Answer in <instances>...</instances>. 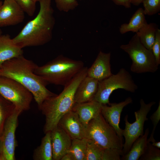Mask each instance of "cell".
Segmentation results:
<instances>
[{
  "label": "cell",
  "mask_w": 160,
  "mask_h": 160,
  "mask_svg": "<svg viewBox=\"0 0 160 160\" xmlns=\"http://www.w3.org/2000/svg\"><path fill=\"white\" fill-rule=\"evenodd\" d=\"M38 66L22 55L4 63L0 67V76L13 79L28 90L39 107L47 99L57 95L48 90V84L34 73Z\"/></svg>",
  "instance_id": "cell-1"
},
{
  "label": "cell",
  "mask_w": 160,
  "mask_h": 160,
  "mask_svg": "<svg viewBox=\"0 0 160 160\" xmlns=\"http://www.w3.org/2000/svg\"><path fill=\"white\" fill-rule=\"evenodd\" d=\"M40 9L36 17L28 22L12 39L22 48L44 45L52 39L55 20L51 0H40Z\"/></svg>",
  "instance_id": "cell-2"
},
{
  "label": "cell",
  "mask_w": 160,
  "mask_h": 160,
  "mask_svg": "<svg viewBox=\"0 0 160 160\" xmlns=\"http://www.w3.org/2000/svg\"><path fill=\"white\" fill-rule=\"evenodd\" d=\"M87 67H84L64 86L60 94L47 99L39 108L45 117L44 128L45 133L56 127L60 119L72 110L75 103L76 91L80 83L87 76Z\"/></svg>",
  "instance_id": "cell-3"
},
{
  "label": "cell",
  "mask_w": 160,
  "mask_h": 160,
  "mask_svg": "<svg viewBox=\"0 0 160 160\" xmlns=\"http://www.w3.org/2000/svg\"><path fill=\"white\" fill-rule=\"evenodd\" d=\"M81 60L60 55L43 65H38L34 73L48 84L66 85L84 67Z\"/></svg>",
  "instance_id": "cell-4"
},
{
  "label": "cell",
  "mask_w": 160,
  "mask_h": 160,
  "mask_svg": "<svg viewBox=\"0 0 160 160\" xmlns=\"http://www.w3.org/2000/svg\"><path fill=\"white\" fill-rule=\"evenodd\" d=\"M84 138L92 140L104 150L123 148V139L118 135L101 113L85 127Z\"/></svg>",
  "instance_id": "cell-5"
},
{
  "label": "cell",
  "mask_w": 160,
  "mask_h": 160,
  "mask_svg": "<svg viewBox=\"0 0 160 160\" xmlns=\"http://www.w3.org/2000/svg\"><path fill=\"white\" fill-rule=\"evenodd\" d=\"M120 48L129 55L131 59L130 70L132 72L137 73H154L158 69L159 65L152 50L143 45L137 33L132 37L128 44L121 45Z\"/></svg>",
  "instance_id": "cell-6"
},
{
  "label": "cell",
  "mask_w": 160,
  "mask_h": 160,
  "mask_svg": "<svg viewBox=\"0 0 160 160\" xmlns=\"http://www.w3.org/2000/svg\"><path fill=\"white\" fill-rule=\"evenodd\" d=\"M137 88L129 72L122 68L116 74L98 81L97 90L92 100L102 105H109L110 95L114 91L121 89L133 93Z\"/></svg>",
  "instance_id": "cell-7"
},
{
  "label": "cell",
  "mask_w": 160,
  "mask_h": 160,
  "mask_svg": "<svg viewBox=\"0 0 160 160\" xmlns=\"http://www.w3.org/2000/svg\"><path fill=\"white\" fill-rule=\"evenodd\" d=\"M0 95L22 112L30 109L33 97L31 92L18 82L1 76Z\"/></svg>",
  "instance_id": "cell-8"
},
{
  "label": "cell",
  "mask_w": 160,
  "mask_h": 160,
  "mask_svg": "<svg viewBox=\"0 0 160 160\" xmlns=\"http://www.w3.org/2000/svg\"><path fill=\"white\" fill-rule=\"evenodd\" d=\"M140 109L134 112L135 121L130 123L128 121L127 115L124 118L125 125V129L123 130L122 135L125 141L122 149L123 155L127 153L134 142L143 135L144 123L148 119L147 115L152 106L156 103L155 102L152 101L146 104L143 99L140 100Z\"/></svg>",
  "instance_id": "cell-9"
},
{
  "label": "cell",
  "mask_w": 160,
  "mask_h": 160,
  "mask_svg": "<svg viewBox=\"0 0 160 160\" xmlns=\"http://www.w3.org/2000/svg\"><path fill=\"white\" fill-rule=\"evenodd\" d=\"M22 112L15 108L7 119L0 135V160H15L16 146L15 132L18 125V118Z\"/></svg>",
  "instance_id": "cell-10"
},
{
  "label": "cell",
  "mask_w": 160,
  "mask_h": 160,
  "mask_svg": "<svg viewBox=\"0 0 160 160\" xmlns=\"http://www.w3.org/2000/svg\"><path fill=\"white\" fill-rule=\"evenodd\" d=\"M132 102V98L128 97L119 103H110L102 105L101 113L106 121L114 129L118 135L123 139V131L119 124L121 112L123 108Z\"/></svg>",
  "instance_id": "cell-11"
},
{
  "label": "cell",
  "mask_w": 160,
  "mask_h": 160,
  "mask_svg": "<svg viewBox=\"0 0 160 160\" xmlns=\"http://www.w3.org/2000/svg\"><path fill=\"white\" fill-rule=\"evenodd\" d=\"M24 13L14 0H4L0 7V27L21 23L25 18Z\"/></svg>",
  "instance_id": "cell-12"
},
{
  "label": "cell",
  "mask_w": 160,
  "mask_h": 160,
  "mask_svg": "<svg viewBox=\"0 0 160 160\" xmlns=\"http://www.w3.org/2000/svg\"><path fill=\"white\" fill-rule=\"evenodd\" d=\"M51 139L52 160H60L68 152L72 139L58 125L51 131Z\"/></svg>",
  "instance_id": "cell-13"
},
{
  "label": "cell",
  "mask_w": 160,
  "mask_h": 160,
  "mask_svg": "<svg viewBox=\"0 0 160 160\" xmlns=\"http://www.w3.org/2000/svg\"><path fill=\"white\" fill-rule=\"evenodd\" d=\"M72 140L84 138L85 127L78 114L71 110L65 114L60 119L58 124Z\"/></svg>",
  "instance_id": "cell-14"
},
{
  "label": "cell",
  "mask_w": 160,
  "mask_h": 160,
  "mask_svg": "<svg viewBox=\"0 0 160 160\" xmlns=\"http://www.w3.org/2000/svg\"><path fill=\"white\" fill-rule=\"evenodd\" d=\"M111 54L100 51L94 62L88 68L87 76L98 81L106 79L112 74L110 63Z\"/></svg>",
  "instance_id": "cell-15"
},
{
  "label": "cell",
  "mask_w": 160,
  "mask_h": 160,
  "mask_svg": "<svg viewBox=\"0 0 160 160\" xmlns=\"http://www.w3.org/2000/svg\"><path fill=\"white\" fill-rule=\"evenodd\" d=\"M98 84V81L87 76L76 89L74 96L75 103H82L92 100L97 91Z\"/></svg>",
  "instance_id": "cell-16"
},
{
  "label": "cell",
  "mask_w": 160,
  "mask_h": 160,
  "mask_svg": "<svg viewBox=\"0 0 160 160\" xmlns=\"http://www.w3.org/2000/svg\"><path fill=\"white\" fill-rule=\"evenodd\" d=\"M102 104L92 100L87 102L74 104L72 110L76 112L86 127L88 122L101 113Z\"/></svg>",
  "instance_id": "cell-17"
},
{
  "label": "cell",
  "mask_w": 160,
  "mask_h": 160,
  "mask_svg": "<svg viewBox=\"0 0 160 160\" xmlns=\"http://www.w3.org/2000/svg\"><path fill=\"white\" fill-rule=\"evenodd\" d=\"M22 48L8 35L0 36V67L5 61L23 55Z\"/></svg>",
  "instance_id": "cell-18"
},
{
  "label": "cell",
  "mask_w": 160,
  "mask_h": 160,
  "mask_svg": "<svg viewBox=\"0 0 160 160\" xmlns=\"http://www.w3.org/2000/svg\"><path fill=\"white\" fill-rule=\"evenodd\" d=\"M149 132L148 128L144 134L137 138L133 143L129 151L121 156L123 160H138L144 153L147 146L148 137Z\"/></svg>",
  "instance_id": "cell-19"
},
{
  "label": "cell",
  "mask_w": 160,
  "mask_h": 160,
  "mask_svg": "<svg viewBox=\"0 0 160 160\" xmlns=\"http://www.w3.org/2000/svg\"><path fill=\"white\" fill-rule=\"evenodd\" d=\"M158 28L156 23L148 24L146 22L136 33L141 43L147 49L151 50Z\"/></svg>",
  "instance_id": "cell-20"
},
{
  "label": "cell",
  "mask_w": 160,
  "mask_h": 160,
  "mask_svg": "<svg viewBox=\"0 0 160 160\" xmlns=\"http://www.w3.org/2000/svg\"><path fill=\"white\" fill-rule=\"evenodd\" d=\"M146 22L143 9L139 8L133 14L128 23H124L121 25L119 32L121 34L129 31L136 33Z\"/></svg>",
  "instance_id": "cell-21"
},
{
  "label": "cell",
  "mask_w": 160,
  "mask_h": 160,
  "mask_svg": "<svg viewBox=\"0 0 160 160\" xmlns=\"http://www.w3.org/2000/svg\"><path fill=\"white\" fill-rule=\"evenodd\" d=\"M45 134L40 145L34 151L33 158L34 160H52L51 131Z\"/></svg>",
  "instance_id": "cell-22"
},
{
  "label": "cell",
  "mask_w": 160,
  "mask_h": 160,
  "mask_svg": "<svg viewBox=\"0 0 160 160\" xmlns=\"http://www.w3.org/2000/svg\"><path fill=\"white\" fill-rule=\"evenodd\" d=\"M87 141V139L85 138L72 140L68 152L71 155L73 160H85Z\"/></svg>",
  "instance_id": "cell-23"
},
{
  "label": "cell",
  "mask_w": 160,
  "mask_h": 160,
  "mask_svg": "<svg viewBox=\"0 0 160 160\" xmlns=\"http://www.w3.org/2000/svg\"><path fill=\"white\" fill-rule=\"evenodd\" d=\"M15 108L11 103L0 95V135L7 119L13 113Z\"/></svg>",
  "instance_id": "cell-24"
},
{
  "label": "cell",
  "mask_w": 160,
  "mask_h": 160,
  "mask_svg": "<svg viewBox=\"0 0 160 160\" xmlns=\"http://www.w3.org/2000/svg\"><path fill=\"white\" fill-rule=\"evenodd\" d=\"M104 150L93 141L87 139L85 160H102Z\"/></svg>",
  "instance_id": "cell-25"
},
{
  "label": "cell",
  "mask_w": 160,
  "mask_h": 160,
  "mask_svg": "<svg viewBox=\"0 0 160 160\" xmlns=\"http://www.w3.org/2000/svg\"><path fill=\"white\" fill-rule=\"evenodd\" d=\"M139 160H160V150L153 146L150 142H148L146 149Z\"/></svg>",
  "instance_id": "cell-26"
},
{
  "label": "cell",
  "mask_w": 160,
  "mask_h": 160,
  "mask_svg": "<svg viewBox=\"0 0 160 160\" xmlns=\"http://www.w3.org/2000/svg\"><path fill=\"white\" fill-rule=\"evenodd\" d=\"M142 3L145 15H152L160 10V0H144Z\"/></svg>",
  "instance_id": "cell-27"
},
{
  "label": "cell",
  "mask_w": 160,
  "mask_h": 160,
  "mask_svg": "<svg viewBox=\"0 0 160 160\" xmlns=\"http://www.w3.org/2000/svg\"><path fill=\"white\" fill-rule=\"evenodd\" d=\"M57 9L60 11L68 12L78 5L76 0H55Z\"/></svg>",
  "instance_id": "cell-28"
},
{
  "label": "cell",
  "mask_w": 160,
  "mask_h": 160,
  "mask_svg": "<svg viewBox=\"0 0 160 160\" xmlns=\"http://www.w3.org/2000/svg\"><path fill=\"white\" fill-rule=\"evenodd\" d=\"M14 0L29 16L34 15L36 10V3L32 0Z\"/></svg>",
  "instance_id": "cell-29"
},
{
  "label": "cell",
  "mask_w": 160,
  "mask_h": 160,
  "mask_svg": "<svg viewBox=\"0 0 160 160\" xmlns=\"http://www.w3.org/2000/svg\"><path fill=\"white\" fill-rule=\"evenodd\" d=\"M153 127L152 131L150 135V137L148 139V142L153 143L156 140L154 137V135L156 126L160 120V102L157 110L153 113L150 117Z\"/></svg>",
  "instance_id": "cell-30"
},
{
  "label": "cell",
  "mask_w": 160,
  "mask_h": 160,
  "mask_svg": "<svg viewBox=\"0 0 160 160\" xmlns=\"http://www.w3.org/2000/svg\"><path fill=\"white\" fill-rule=\"evenodd\" d=\"M152 51L157 64H160V30L156 31L155 41L152 48Z\"/></svg>",
  "instance_id": "cell-31"
},
{
  "label": "cell",
  "mask_w": 160,
  "mask_h": 160,
  "mask_svg": "<svg viewBox=\"0 0 160 160\" xmlns=\"http://www.w3.org/2000/svg\"><path fill=\"white\" fill-rule=\"evenodd\" d=\"M116 5H121L127 8L131 7V3L130 0H112Z\"/></svg>",
  "instance_id": "cell-32"
},
{
  "label": "cell",
  "mask_w": 160,
  "mask_h": 160,
  "mask_svg": "<svg viewBox=\"0 0 160 160\" xmlns=\"http://www.w3.org/2000/svg\"><path fill=\"white\" fill-rule=\"evenodd\" d=\"M60 160H73V159L71 155L67 152L62 157Z\"/></svg>",
  "instance_id": "cell-33"
},
{
  "label": "cell",
  "mask_w": 160,
  "mask_h": 160,
  "mask_svg": "<svg viewBox=\"0 0 160 160\" xmlns=\"http://www.w3.org/2000/svg\"><path fill=\"white\" fill-rule=\"evenodd\" d=\"M144 0H130L131 4L135 6H138L142 3Z\"/></svg>",
  "instance_id": "cell-34"
},
{
  "label": "cell",
  "mask_w": 160,
  "mask_h": 160,
  "mask_svg": "<svg viewBox=\"0 0 160 160\" xmlns=\"http://www.w3.org/2000/svg\"><path fill=\"white\" fill-rule=\"evenodd\" d=\"M152 145L158 148H160V142H157L156 141L152 143Z\"/></svg>",
  "instance_id": "cell-35"
},
{
  "label": "cell",
  "mask_w": 160,
  "mask_h": 160,
  "mask_svg": "<svg viewBox=\"0 0 160 160\" xmlns=\"http://www.w3.org/2000/svg\"><path fill=\"white\" fill-rule=\"evenodd\" d=\"M33 2L36 3V2H39L40 0H32Z\"/></svg>",
  "instance_id": "cell-36"
},
{
  "label": "cell",
  "mask_w": 160,
  "mask_h": 160,
  "mask_svg": "<svg viewBox=\"0 0 160 160\" xmlns=\"http://www.w3.org/2000/svg\"><path fill=\"white\" fill-rule=\"evenodd\" d=\"M2 3H3V2H2V1L0 0V7Z\"/></svg>",
  "instance_id": "cell-37"
},
{
  "label": "cell",
  "mask_w": 160,
  "mask_h": 160,
  "mask_svg": "<svg viewBox=\"0 0 160 160\" xmlns=\"http://www.w3.org/2000/svg\"><path fill=\"white\" fill-rule=\"evenodd\" d=\"M1 35V32H0V36Z\"/></svg>",
  "instance_id": "cell-38"
},
{
  "label": "cell",
  "mask_w": 160,
  "mask_h": 160,
  "mask_svg": "<svg viewBox=\"0 0 160 160\" xmlns=\"http://www.w3.org/2000/svg\"></svg>",
  "instance_id": "cell-39"
}]
</instances>
